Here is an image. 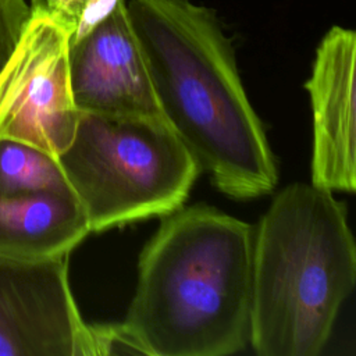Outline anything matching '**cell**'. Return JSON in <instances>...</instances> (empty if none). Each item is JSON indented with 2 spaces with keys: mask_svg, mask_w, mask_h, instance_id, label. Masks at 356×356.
Returning <instances> with one entry per match:
<instances>
[{
  "mask_svg": "<svg viewBox=\"0 0 356 356\" xmlns=\"http://www.w3.org/2000/svg\"><path fill=\"white\" fill-rule=\"evenodd\" d=\"M70 81L81 113L161 117L125 0L70 40Z\"/></svg>",
  "mask_w": 356,
  "mask_h": 356,
  "instance_id": "obj_7",
  "label": "cell"
},
{
  "mask_svg": "<svg viewBox=\"0 0 356 356\" xmlns=\"http://www.w3.org/2000/svg\"><path fill=\"white\" fill-rule=\"evenodd\" d=\"M0 356H93L68 281V256H0Z\"/></svg>",
  "mask_w": 356,
  "mask_h": 356,
  "instance_id": "obj_6",
  "label": "cell"
},
{
  "mask_svg": "<svg viewBox=\"0 0 356 356\" xmlns=\"http://www.w3.org/2000/svg\"><path fill=\"white\" fill-rule=\"evenodd\" d=\"M117 3L118 0H90L78 22L74 35L71 36V40L78 39L88 31H90L99 21H102L113 11Z\"/></svg>",
  "mask_w": 356,
  "mask_h": 356,
  "instance_id": "obj_14",
  "label": "cell"
},
{
  "mask_svg": "<svg viewBox=\"0 0 356 356\" xmlns=\"http://www.w3.org/2000/svg\"><path fill=\"white\" fill-rule=\"evenodd\" d=\"M89 1L90 0H43L50 14L64 24L72 35Z\"/></svg>",
  "mask_w": 356,
  "mask_h": 356,
  "instance_id": "obj_13",
  "label": "cell"
},
{
  "mask_svg": "<svg viewBox=\"0 0 356 356\" xmlns=\"http://www.w3.org/2000/svg\"><path fill=\"white\" fill-rule=\"evenodd\" d=\"M355 67V31L331 26L305 83L313 110L310 184L330 192L356 189Z\"/></svg>",
  "mask_w": 356,
  "mask_h": 356,
  "instance_id": "obj_8",
  "label": "cell"
},
{
  "mask_svg": "<svg viewBox=\"0 0 356 356\" xmlns=\"http://www.w3.org/2000/svg\"><path fill=\"white\" fill-rule=\"evenodd\" d=\"M143 248L125 324L149 356H225L249 343L252 227L209 206L165 214Z\"/></svg>",
  "mask_w": 356,
  "mask_h": 356,
  "instance_id": "obj_2",
  "label": "cell"
},
{
  "mask_svg": "<svg viewBox=\"0 0 356 356\" xmlns=\"http://www.w3.org/2000/svg\"><path fill=\"white\" fill-rule=\"evenodd\" d=\"M56 159L90 232L177 210L200 170L161 117L81 113Z\"/></svg>",
  "mask_w": 356,
  "mask_h": 356,
  "instance_id": "obj_4",
  "label": "cell"
},
{
  "mask_svg": "<svg viewBox=\"0 0 356 356\" xmlns=\"http://www.w3.org/2000/svg\"><path fill=\"white\" fill-rule=\"evenodd\" d=\"M89 232L72 191L0 196V256L21 260L68 256Z\"/></svg>",
  "mask_w": 356,
  "mask_h": 356,
  "instance_id": "obj_9",
  "label": "cell"
},
{
  "mask_svg": "<svg viewBox=\"0 0 356 356\" xmlns=\"http://www.w3.org/2000/svg\"><path fill=\"white\" fill-rule=\"evenodd\" d=\"M71 36L43 0H31V17L0 71V139L54 157L70 145L81 115L70 81Z\"/></svg>",
  "mask_w": 356,
  "mask_h": 356,
  "instance_id": "obj_5",
  "label": "cell"
},
{
  "mask_svg": "<svg viewBox=\"0 0 356 356\" xmlns=\"http://www.w3.org/2000/svg\"><path fill=\"white\" fill-rule=\"evenodd\" d=\"M93 356L108 355H147L149 352L138 335L125 324L90 325Z\"/></svg>",
  "mask_w": 356,
  "mask_h": 356,
  "instance_id": "obj_11",
  "label": "cell"
},
{
  "mask_svg": "<svg viewBox=\"0 0 356 356\" xmlns=\"http://www.w3.org/2000/svg\"><path fill=\"white\" fill-rule=\"evenodd\" d=\"M356 281V246L332 192L295 182L253 232L249 343L261 356H316Z\"/></svg>",
  "mask_w": 356,
  "mask_h": 356,
  "instance_id": "obj_3",
  "label": "cell"
},
{
  "mask_svg": "<svg viewBox=\"0 0 356 356\" xmlns=\"http://www.w3.org/2000/svg\"><path fill=\"white\" fill-rule=\"evenodd\" d=\"M71 191L57 159L32 145L0 139V196Z\"/></svg>",
  "mask_w": 356,
  "mask_h": 356,
  "instance_id": "obj_10",
  "label": "cell"
},
{
  "mask_svg": "<svg viewBox=\"0 0 356 356\" xmlns=\"http://www.w3.org/2000/svg\"><path fill=\"white\" fill-rule=\"evenodd\" d=\"M31 17L26 0H0V71L13 54Z\"/></svg>",
  "mask_w": 356,
  "mask_h": 356,
  "instance_id": "obj_12",
  "label": "cell"
},
{
  "mask_svg": "<svg viewBox=\"0 0 356 356\" xmlns=\"http://www.w3.org/2000/svg\"><path fill=\"white\" fill-rule=\"evenodd\" d=\"M127 8L160 113L199 168L232 197L270 193L277 163L216 11L191 0Z\"/></svg>",
  "mask_w": 356,
  "mask_h": 356,
  "instance_id": "obj_1",
  "label": "cell"
}]
</instances>
